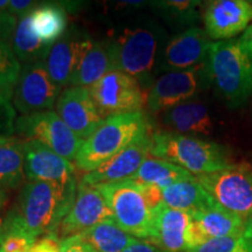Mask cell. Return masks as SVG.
Wrapping results in <instances>:
<instances>
[{
	"label": "cell",
	"instance_id": "obj_1",
	"mask_svg": "<svg viewBox=\"0 0 252 252\" xmlns=\"http://www.w3.org/2000/svg\"><path fill=\"white\" fill-rule=\"evenodd\" d=\"M77 186V180L65 185L28 181L21 189L17 209L6 217V222L34 241L55 234L75 202Z\"/></svg>",
	"mask_w": 252,
	"mask_h": 252
},
{
	"label": "cell",
	"instance_id": "obj_2",
	"mask_svg": "<svg viewBox=\"0 0 252 252\" xmlns=\"http://www.w3.org/2000/svg\"><path fill=\"white\" fill-rule=\"evenodd\" d=\"M150 156L180 166L196 176L219 172L232 165L219 144L171 131L151 134Z\"/></svg>",
	"mask_w": 252,
	"mask_h": 252
},
{
	"label": "cell",
	"instance_id": "obj_3",
	"mask_svg": "<svg viewBox=\"0 0 252 252\" xmlns=\"http://www.w3.org/2000/svg\"><path fill=\"white\" fill-rule=\"evenodd\" d=\"M150 127L149 119L143 111L105 119L96 132L83 141L75 166L84 173L94 171L138 138L149 134Z\"/></svg>",
	"mask_w": 252,
	"mask_h": 252
},
{
	"label": "cell",
	"instance_id": "obj_4",
	"mask_svg": "<svg viewBox=\"0 0 252 252\" xmlns=\"http://www.w3.org/2000/svg\"><path fill=\"white\" fill-rule=\"evenodd\" d=\"M208 77L231 106L247 102L252 94V65L237 39L213 42L206 61Z\"/></svg>",
	"mask_w": 252,
	"mask_h": 252
},
{
	"label": "cell",
	"instance_id": "obj_5",
	"mask_svg": "<svg viewBox=\"0 0 252 252\" xmlns=\"http://www.w3.org/2000/svg\"><path fill=\"white\" fill-rule=\"evenodd\" d=\"M98 187L111 209L115 222L133 237L151 241L153 210L141 193L139 185L126 180Z\"/></svg>",
	"mask_w": 252,
	"mask_h": 252
},
{
	"label": "cell",
	"instance_id": "obj_6",
	"mask_svg": "<svg viewBox=\"0 0 252 252\" xmlns=\"http://www.w3.org/2000/svg\"><path fill=\"white\" fill-rule=\"evenodd\" d=\"M196 180L214 202L243 219L252 217V168L247 163L230 165L210 174L198 175Z\"/></svg>",
	"mask_w": 252,
	"mask_h": 252
},
{
	"label": "cell",
	"instance_id": "obj_7",
	"mask_svg": "<svg viewBox=\"0 0 252 252\" xmlns=\"http://www.w3.org/2000/svg\"><path fill=\"white\" fill-rule=\"evenodd\" d=\"M15 133L25 140L45 144L71 162H75L84 141L68 127L58 113L50 110L21 115L15 121Z\"/></svg>",
	"mask_w": 252,
	"mask_h": 252
},
{
	"label": "cell",
	"instance_id": "obj_8",
	"mask_svg": "<svg viewBox=\"0 0 252 252\" xmlns=\"http://www.w3.org/2000/svg\"><path fill=\"white\" fill-rule=\"evenodd\" d=\"M160 33L154 26L126 28L115 40L117 68L125 74L145 82L157 62Z\"/></svg>",
	"mask_w": 252,
	"mask_h": 252
},
{
	"label": "cell",
	"instance_id": "obj_9",
	"mask_svg": "<svg viewBox=\"0 0 252 252\" xmlns=\"http://www.w3.org/2000/svg\"><path fill=\"white\" fill-rule=\"evenodd\" d=\"M89 90L104 121L113 116L140 112L146 102L140 82L121 70L106 74Z\"/></svg>",
	"mask_w": 252,
	"mask_h": 252
},
{
	"label": "cell",
	"instance_id": "obj_10",
	"mask_svg": "<svg viewBox=\"0 0 252 252\" xmlns=\"http://www.w3.org/2000/svg\"><path fill=\"white\" fill-rule=\"evenodd\" d=\"M62 88L50 77L45 62L24 64L13 88V105L21 115L49 111Z\"/></svg>",
	"mask_w": 252,
	"mask_h": 252
},
{
	"label": "cell",
	"instance_id": "obj_11",
	"mask_svg": "<svg viewBox=\"0 0 252 252\" xmlns=\"http://www.w3.org/2000/svg\"><path fill=\"white\" fill-rule=\"evenodd\" d=\"M206 63L189 70L168 71L158 78L146 96L147 108L152 113L165 112L187 102L202 88Z\"/></svg>",
	"mask_w": 252,
	"mask_h": 252
},
{
	"label": "cell",
	"instance_id": "obj_12",
	"mask_svg": "<svg viewBox=\"0 0 252 252\" xmlns=\"http://www.w3.org/2000/svg\"><path fill=\"white\" fill-rule=\"evenodd\" d=\"M113 219L105 197L98 186L78 182L77 194L70 212L63 219L55 235L60 241L83 234L104 220Z\"/></svg>",
	"mask_w": 252,
	"mask_h": 252
},
{
	"label": "cell",
	"instance_id": "obj_13",
	"mask_svg": "<svg viewBox=\"0 0 252 252\" xmlns=\"http://www.w3.org/2000/svg\"><path fill=\"white\" fill-rule=\"evenodd\" d=\"M94 42L89 34L76 27L68 28L49 50L45 64L50 77L60 87L70 86L75 72Z\"/></svg>",
	"mask_w": 252,
	"mask_h": 252
},
{
	"label": "cell",
	"instance_id": "obj_14",
	"mask_svg": "<svg viewBox=\"0 0 252 252\" xmlns=\"http://www.w3.org/2000/svg\"><path fill=\"white\" fill-rule=\"evenodd\" d=\"M56 113L82 140L90 138L104 122L89 88L86 87H69L63 90L56 102Z\"/></svg>",
	"mask_w": 252,
	"mask_h": 252
},
{
	"label": "cell",
	"instance_id": "obj_15",
	"mask_svg": "<svg viewBox=\"0 0 252 252\" xmlns=\"http://www.w3.org/2000/svg\"><path fill=\"white\" fill-rule=\"evenodd\" d=\"M151 152V134H145L126 146L102 166L82 176L81 182L103 186L130 180L139 171Z\"/></svg>",
	"mask_w": 252,
	"mask_h": 252
},
{
	"label": "cell",
	"instance_id": "obj_16",
	"mask_svg": "<svg viewBox=\"0 0 252 252\" xmlns=\"http://www.w3.org/2000/svg\"><path fill=\"white\" fill-rule=\"evenodd\" d=\"M203 23L213 40H230L245 32L252 23V2L245 0H214L206 5Z\"/></svg>",
	"mask_w": 252,
	"mask_h": 252
},
{
	"label": "cell",
	"instance_id": "obj_17",
	"mask_svg": "<svg viewBox=\"0 0 252 252\" xmlns=\"http://www.w3.org/2000/svg\"><path fill=\"white\" fill-rule=\"evenodd\" d=\"M212 43L202 28H187L167 42L160 58V68L182 71L204 64Z\"/></svg>",
	"mask_w": 252,
	"mask_h": 252
},
{
	"label": "cell",
	"instance_id": "obj_18",
	"mask_svg": "<svg viewBox=\"0 0 252 252\" xmlns=\"http://www.w3.org/2000/svg\"><path fill=\"white\" fill-rule=\"evenodd\" d=\"M25 174L28 181L69 184L77 180L76 166L45 144L37 140H23Z\"/></svg>",
	"mask_w": 252,
	"mask_h": 252
},
{
	"label": "cell",
	"instance_id": "obj_19",
	"mask_svg": "<svg viewBox=\"0 0 252 252\" xmlns=\"http://www.w3.org/2000/svg\"><path fill=\"white\" fill-rule=\"evenodd\" d=\"M190 216L189 252L210 239L243 235L247 223L215 202Z\"/></svg>",
	"mask_w": 252,
	"mask_h": 252
},
{
	"label": "cell",
	"instance_id": "obj_20",
	"mask_svg": "<svg viewBox=\"0 0 252 252\" xmlns=\"http://www.w3.org/2000/svg\"><path fill=\"white\" fill-rule=\"evenodd\" d=\"M190 214L161 203L153 210L151 242L165 252H189Z\"/></svg>",
	"mask_w": 252,
	"mask_h": 252
},
{
	"label": "cell",
	"instance_id": "obj_21",
	"mask_svg": "<svg viewBox=\"0 0 252 252\" xmlns=\"http://www.w3.org/2000/svg\"><path fill=\"white\" fill-rule=\"evenodd\" d=\"M113 70H118L115 41H97L82 60L70 86L89 88Z\"/></svg>",
	"mask_w": 252,
	"mask_h": 252
},
{
	"label": "cell",
	"instance_id": "obj_22",
	"mask_svg": "<svg viewBox=\"0 0 252 252\" xmlns=\"http://www.w3.org/2000/svg\"><path fill=\"white\" fill-rule=\"evenodd\" d=\"M162 122L171 132L185 135H208L213 131V121L207 106L187 100L162 113Z\"/></svg>",
	"mask_w": 252,
	"mask_h": 252
},
{
	"label": "cell",
	"instance_id": "obj_23",
	"mask_svg": "<svg viewBox=\"0 0 252 252\" xmlns=\"http://www.w3.org/2000/svg\"><path fill=\"white\" fill-rule=\"evenodd\" d=\"M162 201L166 206L173 209L181 210L190 215L212 206L214 200L206 189L195 179L182 180L161 189Z\"/></svg>",
	"mask_w": 252,
	"mask_h": 252
},
{
	"label": "cell",
	"instance_id": "obj_24",
	"mask_svg": "<svg viewBox=\"0 0 252 252\" xmlns=\"http://www.w3.org/2000/svg\"><path fill=\"white\" fill-rule=\"evenodd\" d=\"M31 26L35 35L53 46L67 32V13L62 5L43 4L31 12Z\"/></svg>",
	"mask_w": 252,
	"mask_h": 252
},
{
	"label": "cell",
	"instance_id": "obj_25",
	"mask_svg": "<svg viewBox=\"0 0 252 252\" xmlns=\"http://www.w3.org/2000/svg\"><path fill=\"white\" fill-rule=\"evenodd\" d=\"M25 179L23 140L15 137H0V185L15 189L24 185Z\"/></svg>",
	"mask_w": 252,
	"mask_h": 252
},
{
	"label": "cell",
	"instance_id": "obj_26",
	"mask_svg": "<svg viewBox=\"0 0 252 252\" xmlns=\"http://www.w3.org/2000/svg\"><path fill=\"white\" fill-rule=\"evenodd\" d=\"M191 179H195V176L182 167L166 160L149 157L130 181L137 185H153L163 189L179 181Z\"/></svg>",
	"mask_w": 252,
	"mask_h": 252
},
{
	"label": "cell",
	"instance_id": "obj_27",
	"mask_svg": "<svg viewBox=\"0 0 252 252\" xmlns=\"http://www.w3.org/2000/svg\"><path fill=\"white\" fill-rule=\"evenodd\" d=\"M11 46L19 61H23L24 64L45 62L52 48V46L42 42L32 30L31 13L19 18Z\"/></svg>",
	"mask_w": 252,
	"mask_h": 252
},
{
	"label": "cell",
	"instance_id": "obj_28",
	"mask_svg": "<svg viewBox=\"0 0 252 252\" xmlns=\"http://www.w3.org/2000/svg\"><path fill=\"white\" fill-rule=\"evenodd\" d=\"M97 252H123L138 241L110 219L81 234Z\"/></svg>",
	"mask_w": 252,
	"mask_h": 252
},
{
	"label": "cell",
	"instance_id": "obj_29",
	"mask_svg": "<svg viewBox=\"0 0 252 252\" xmlns=\"http://www.w3.org/2000/svg\"><path fill=\"white\" fill-rule=\"evenodd\" d=\"M157 12L169 25L176 28L188 27L196 23L200 18L198 8L202 2L194 0H165V1L152 2Z\"/></svg>",
	"mask_w": 252,
	"mask_h": 252
},
{
	"label": "cell",
	"instance_id": "obj_30",
	"mask_svg": "<svg viewBox=\"0 0 252 252\" xmlns=\"http://www.w3.org/2000/svg\"><path fill=\"white\" fill-rule=\"evenodd\" d=\"M190 252H252V241L243 235L210 239Z\"/></svg>",
	"mask_w": 252,
	"mask_h": 252
},
{
	"label": "cell",
	"instance_id": "obj_31",
	"mask_svg": "<svg viewBox=\"0 0 252 252\" xmlns=\"http://www.w3.org/2000/svg\"><path fill=\"white\" fill-rule=\"evenodd\" d=\"M20 70V61L14 54L11 43L0 42V84L14 88Z\"/></svg>",
	"mask_w": 252,
	"mask_h": 252
},
{
	"label": "cell",
	"instance_id": "obj_32",
	"mask_svg": "<svg viewBox=\"0 0 252 252\" xmlns=\"http://www.w3.org/2000/svg\"><path fill=\"white\" fill-rule=\"evenodd\" d=\"M17 113L13 105V88L0 84V137H13Z\"/></svg>",
	"mask_w": 252,
	"mask_h": 252
},
{
	"label": "cell",
	"instance_id": "obj_33",
	"mask_svg": "<svg viewBox=\"0 0 252 252\" xmlns=\"http://www.w3.org/2000/svg\"><path fill=\"white\" fill-rule=\"evenodd\" d=\"M17 25V17L8 11H0V42L11 43Z\"/></svg>",
	"mask_w": 252,
	"mask_h": 252
},
{
	"label": "cell",
	"instance_id": "obj_34",
	"mask_svg": "<svg viewBox=\"0 0 252 252\" xmlns=\"http://www.w3.org/2000/svg\"><path fill=\"white\" fill-rule=\"evenodd\" d=\"M60 252H97L91 245L86 242L82 235L72 236L61 241Z\"/></svg>",
	"mask_w": 252,
	"mask_h": 252
},
{
	"label": "cell",
	"instance_id": "obj_35",
	"mask_svg": "<svg viewBox=\"0 0 252 252\" xmlns=\"http://www.w3.org/2000/svg\"><path fill=\"white\" fill-rule=\"evenodd\" d=\"M35 7V2L32 1V0H9L7 11L14 17L21 18L31 13Z\"/></svg>",
	"mask_w": 252,
	"mask_h": 252
},
{
	"label": "cell",
	"instance_id": "obj_36",
	"mask_svg": "<svg viewBox=\"0 0 252 252\" xmlns=\"http://www.w3.org/2000/svg\"><path fill=\"white\" fill-rule=\"evenodd\" d=\"M123 252H162L160 249H158L156 245L149 243V242L138 239L135 243L130 245L125 251Z\"/></svg>",
	"mask_w": 252,
	"mask_h": 252
},
{
	"label": "cell",
	"instance_id": "obj_37",
	"mask_svg": "<svg viewBox=\"0 0 252 252\" xmlns=\"http://www.w3.org/2000/svg\"><path fill=\"white\" fill-rule=\"evenodd\" d=\"M239 41H241L242 46H243L245 53H247L248 58L250 60L252 65V25H250V27L244 32Z\"/></svg>",
	"mask_w": 252,
	"mask_h": 252
},
{
	"label": "cell",
	"instance_id": "obj_38",
	"mask_svg": "<svg viewBox=\"0 0 252 252\" xmlns=\"http://www.w3.org/2000/svg\"><path fill=\"white\" fill-rule=\"evenodd\" d=\"M244 236L247 238L250 239V241H252V217L250 220H248L247 223H245Z\"/></svg>",
	"mask_w": 252,
	"mask_h": 252
},
{
	"label": "cell",
	"instance_id": "obj_39",
	"mask_svg": "<svg viewBox=\"0 0 252 252\" xmlns=\"http://www.w3.org/2000/svg\"><path fill=\"white\" fill-rule=\"evenodd\" d=\"M5 201H6V194H5L4 187H2V186L0 185V209H1V208L4 207Z\"/></svg>",
	"mask_w": 252,
	"mask_h": 252
},
{
	"label": "cell",
	"instance_id": "obj_40",
	"mask_svg": "<svg viewBox=\"0 0 252 252\" xmlns=\"http://www.w3.org/2000/svg\"><path fill=\"white\" fill-rule=\"evenodd\" d=\"M9 0H0V11H7Z\"/></svg>",
	"mask_w": 252,
	"mask_h": 252
},
{
	"label": "cell",
	"instance_id": "obj_41",
	"mask_svg": "<svg viewBox=\"0 0 252 252\" xmlns=\"http://www.w3.org/2000/svg\"><path fill=\"white\" fill-rule=\"evenodd\" d=\"M4 223H5V219H4V217L0 216V230H1L2 225H4Z\"/></svg>",
	"mask_w": 252,
	"mask_h": 252
},
{
	"label": "cell",
	"instance_id": "obj_42",
	"mask_svg": "<svg viewBox=\"0 0 252 252\" xmlns=\"http://www.w3.org/2000/svg\"><path fill=\"white\" fill-rule=\"evenodd\" d=\"M0 252H7L5 250V248L2 247V243H1V239H0Z\"/></svg>",
	"mask_w": 252,
	"mask_h": 252
}]
</instances>
